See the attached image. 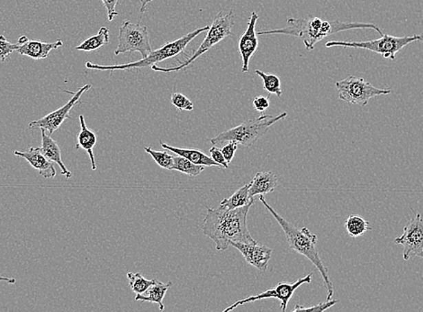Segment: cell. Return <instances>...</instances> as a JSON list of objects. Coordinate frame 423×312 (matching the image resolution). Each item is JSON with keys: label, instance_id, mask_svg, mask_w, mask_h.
I'll use <instances>...</instances> for the list:
<instances>
[{"label": "cell", "instance_id": "cell-1", "mask_svg": "<svg viewBox=\"0 0 423 312\" xmlns=\"http://www.w3.org/2000/svg\"><path fill=\"white\" fill-rule=\"evenodd\" d=\"M252 205L249 204L235 210L221 205L215 209L207 207L202 224L204 235L214 241L219 252L228 249L232 242L252 243L255 241L247 226V216Z\"/></svg>", "mask_w": 423, "mask_h": 312}, {"label": "cell", "instance_id": "cell-2", "mask_svg": "<svg viewBox=\"0 0 423 312\" xmlns=\"http://www.w3.org/2000/svg\"><path fill=\"white\" fill-rule=\"evenodd\" d=\"M287 24L284 28L259 31L257 32V34L258 36L285 34V36L299 37L302 40L307 51H312L317 43L338 32L355 30V29H373L381 36H384L383 32L378 25L370 23L325 21L320 17L309 16L307 19L288 17Z\"/></svg>", "mask_w": 423, "mask_h": 312}, {"label": "cell", "instance_id": "cell-3", "mask_svg": "<svg viewBox=\"0 0 423 312\" xmlns=\"http://www.w3.org/2000/svg\"><path fill=\"white\" fill-rule=\"evenodd\" d=\"M259 201L264 204V206L268 210V212L273 215V217L278 221L283 232H285V238L290 249L294 252L305 256L308 260L312 262V264L319 271L327 290V300L332 299L334 294V287L328 274V269L323 265L320 254L318 252L316 247L317 236L314 233L311 232L306 227H303L302 229L296 228L290 221L280 216V215L265 200L264 195H259Z\"/></svg>", "mask_w": 423, "mask_h": 312}, {"label": "cell", "instance_id": "cell-4", "mask_svg": "<svg viewBox=\"0 0 423 312\" xmlns=\"http://www.w3.org/2000/svg\"><path fill=\"white\" fill-rule=\"evenodd\" d=\"M209 25L204 26V27L195 29V30L186 34V36L179 38V39L172 41V42L166 43L162 47L153 51L144 59L134 63L125 64H116V65H98V64H93L91 63H86V68L94 69V71H125V69H142L147 68L149 66H153L158 63H162L163 60L171 59L182 54L185 52L186 46L189 45L195 39V37L208 31Z\"/></svg>", "mask_w": 423, "mask_h": 312}, {"label": "cell", "instance_id": "cell-5", "mask_svg": "<svg viewBox=\"0 0 423 312\" xmlns=\"http://www.w3.org/2000/svg\"><path fill=\"white\" fill-rule=\"evenodd\" d=\"M287 116L288 113L284 112L279 113V115H262L258 118L250 119L238 126L233 127L215 136V138L211 139V144L221 145L224 142H236L245 147H250L262 136H264L273 124L283 120Z\"/></svg>", "mask_w": 423, "mask_h": 312}, {"label": "cell", "instance_id": "cell-6", "mask_svg": "<svg viewBox=\"0 0 423 312\" xmlns=\"http://www.w3.org/2000/svg\"><path fill=\"white\" fill-rule=\"evenodd\" d=\"M235 25V13L232 10L230 12L223 14V11H220L215 17L214 21L212 23V25L210 26L205 40L199 45V47L192 54L191 57H189L188 60H185L183 63L179 64L177 66L171 67H159L157 64L151 66V69L157 72H177L182 71V69L188 68L191 66L194 61L197 60L198 58L202 56L206 52H208L210 49L214 47L215 45L221 42L226 37L232 36V26Z\"/></svg>", "mask_w": 423, "mask_h": 312}, {"label": "cell", "instance_id": "cell-7", "mask_svg": "<svg viewBox=\"0 0 423 312\" xmlns=\"http://www.w3.org/2000/svg\"><path fill=\"white\" fill-rule=\"evenodd\" d=\"M413 42H423V34H414L411 36H392L384 34L379 39L369 41H329L325 43L326 48L340 47L363 49L382 55L384 59L396 60V54L405 46Z\"/></svg>", "mask_w": 423, "mask_h": 312}, {"label": "cell", "instance_id": "cell-8", "mask_svg": "<svg viewBox=\"0 0 423 312\" xmlns=\"http://www.w3.org/2000/svg\"><path fill=\"white\" fill-rule=\"evenodd\" d=\"M340 100L349 104L366 107L370 99L376 96H387L392 93L390 89H378L362 78L349 75L335 83Z\"/></svg>", "mask_w": 423, "mask_h": 312}, {"label": "cell", "instance_id": "cell-9", "mask_svg": "<svg viewBox=\"0 0 423 312\" xmlns=\"http://www.w3.org/2000/svg\"><path fill=\"white\" fill-rule=\"evenodd\" d=\"M135 52L142 54V59L153 52L147 26L133 24L130 21L122 22L119 29L118 45L115 54H133Z\"/></svg>", "mask_w": 423, "mask_h": 312}, {"label": "cell", "instance_id": "cell-10", "mask_svg": "<svg viewBox=\"0 0 423 312\" xmlns=\"http://www.w3.org/2000/svg\"><path fill=\"white\" fill-rule=\"evenodd\" d=\"M312 276L313 273L309 274V275L303 276V278L297 280L294 282H279L276 287L270 289L263 291V293H259L258 296H253L246 297V298L238 300L230 307L226 308L224 312H228L235 310V309L239 307V306L246 304V303L256 302V300H261L264 299L275 298L280 300L282 311H287L288 302L293 297L294 291L297 290L301 285L305 284H311Z\"/></svg>", "mask_w": 423, "mask_h": 312}, {"label": "cell", "instance_id": "cell-11", "mask_svg": "<svg viewBox=\"0 0 423 312\" xmlns=\"http://www.w3.org/2000/svg\"><path fill=\"white\" fill-rule=\"evenodd\" d=\"M414 212V216L408 221L404 228V233L395 240V243L404 247L402 258L405 261L413 256L423 258V219L421 214Z\"/></svg>", "mask_w": 423, "mask_h": 312}, {"label": "cell", "instance_id": "cell-12", "mask_svg": "<svg viewBox=\"0 0 423 312\" xmlns=\"http://www.w3.org/2000/svg\"><path fill=\"white\" fill-rule=\"evenodd\" d=\"M91 89V85L87 84L84 87H80L76 93H72V98L69 99L68 103L64 104L63 107H60L59 109L54 111V112L48 113L47 115L43 116V118L38 119L36 121H33L29 124V128L30 129H43L48 131L50 134H52L61 127V125L63 124L66 119L71 118V111L76 104L80 102L81 96L85 92L89 91Z\"/></svg>", "mask_w": 423, "mask_h": 312}, {"label": "cell", "instance_id": "cell-13", "mask_svg": "<svg viewBox=\"0 0 423 312\" xmlns=\"http://www.w3.org/2000/svg\"><path fill=\"white\" fill-rule=\"evenodd\" d=\"M259 19V14L252 11L250 14L247 29L239 40V52H240L242 66L241 71L246 73L250 69V60L259 47L258 34H257L256 25Z\"/></svg>", "mask_w": 423, "mask_h": 312}, {"label": "cell", "instance_id": "cell-14", "mask_svg": "<svg viewBox=\"0 0 423 312\" xmlns=\"http://www.w3.org/2000/svg\"><path fill=\"white\" fill-rule=\"evenodd\" d=\"M230 246L235 247L242 254L248 264L253 265L262 272L267 271L268 262L272 255V249L270 247L261 246L257 241L252 242V243L232 242Z\"/></svg>", "mask_w": 423, "mask_h": 312}, {"label": "cell", "instance_id": "cell-15", "mask_svg": "<svg viewBox=\"0 0 423 312\" xmlns=\"http://www.w3.org/2000/svg\"><path fill=\"white\" fill-rule=\"evenodd\" d=\"M14 155L23 157L34 169L39 172L40 176L45 179H54L56 177L54 162L43 155L41 147H31L25 151H14Z\"/></svg>", "mask_w": 423, "mask_h": 312}, {"label": "cell", "instance_id": "cell-16", "mask_svg": "<svg viewBox=\"0 0 423 312\" xmlns=\"http://www.w3.org/2000/svg\"><path fill=\"white\" fill-rule=\"evenodd\" d=\"M63 42L58 40L54 43H43L40 41H30L20 45L17 49L19 54L32 58L33 60H39L46 59L51 54L52 49L63 47Z\"/></svg>", "mask_w": 423, "mask_h": 312}, {"label": "cell", "instance_id": "cell-17", "mask_svg": "<svg viewBox=\"0 0 423 312\" xmlns=\"http://www.w3.org/2000/svg\"><path fill=\"white\" fill-rule=\"evenodd\" d=\"M41 134H42L41 150H42L43 155L47 157L50 161L56 163L59 166L63 176H65L67 179H72V172L68 170L63 161V159H61V151L59 144L51 136L46 134L45 130L41 129Z\"/></svg>", "mask_w": 423, "mask_h": 312}, {"label": "cell", "instance_id": "cell-18", "mask_svg": "<svg viewBox=\"0 0 423 312\" xmlns=\"http://www.w3.org/2000/svg\"><path fill=\"white\" fill-rule=\"evenodd\" d=\"M279 181L276 176L271 171L259 172L250 183L249 194L252 199L256 195L270 194L275 190Z\"/></svg>", "mask_w": 423, "mask_h": 312}, {"label": "cell", "instance_id": "cell-19", "mask_svg": "<svg viewBox=\"0 0 423 312\" xmlns=\"http://www.w3.org/2000/svg\"><path fill=\"white\" fill-rule=\"evenodd\" d=\"M80 132L78 133V142L77 144H76L75 148L76 150L83 148V150L87 151L89 156L90 162H91L92 169L93 170H96V169H97V165H96L95 156L94 153H93V150H94V147L96 144H97V134L87 128L86 121H85L83 115H80Z\"/></svg>", "mask_w": 423, "mask_h": 312}, {"label": "cell", "instance_id": "cell-20", "mask_svg": "<svg viewBox=\"0 0 423 312\" xmlns=\"http://www.w3.org/2000/svg\"><path fill=\"white\" fill-rule=\"evenodd\" d=\"M160 145L167 150L169 153L177 154V155L186 157L194 164L205 166V167H218L221 168L220 165L212 159L211 157L207 156L203 151L195 150V148H182L172 147L164 142H160Z\"/></svg>", "mask_w": 423, "mask_h": 312}, {"label": "cell", "instance_id": "cell-21", "mask_svg": "<svg viewBox=\"0 0 423 312\" xmlns=\"http://www.w3.org/2000/svg\"><path fill=\"white\" fill-rule=\"evenodd\" d=\"M171 282L164 284L154 280L153 285L149 287L148 290L144 294H136L135 300H141L142 302H153L159 305L160 311H164V304H163V299L167 293L169 288L171 287Z\"/></svg>", "mask_w": 423, "mask_h": 312}, {"label": "cell", "instance_id": "cell-22", "mask_svg": "<svg viewBox=\"0 0 423 312\" xmlns=\"http://www.w3.org/2000/svg\"><path fill=\"white\" fill-rule=\"evenodd\" d=\"M250 183L242 186L228 198H226L220 203V205L229 210H235L254 203V199L250 197Z\"/></svg>", "mask_w": 423, "mask_h": 312}, {"label": "cell", "instance_id": "cell-23", "mask_svg": "<svg viewBox=\"0 0 423 312\" xmlns=\"http://www.w3.org/2000/svg\"><path fill=\"white\" fill-rule=\"evenodd\" d=\"M109 30L107 27H101L99 29L98 34L87 38L83 43L77 46L76 49L87 52H94L105 45H109Z\"/></svg>", "mask_w": 423, "mask_h": 312}, {"label": "cell", "instance_id": "cell-24", "mask_svg": "<svg viewBox=\"0 0 423 312\" xmlns=\"http://www.w3.org/2000/svg\"><path fill=\"white\" fill-rule=\"evenodd\" d=\"M345 229L352 238L360 237L371 230L369 221L357 214L349 215L345 221Z\"/></svg>", "mask_w": 423, "mask_h": 312}, {"label": "cell", "instance_id": "cell-25", "mask_svg": "<svg viewBox=\"0 0 423 312\" xmlns=\"http://www.w3.org/2000/svg\"><path fill=\"white\" fill-rule=\"evenodd\" d=\"M206 168L205 166L194 164L191 160L176 154L174 156L172 170L180 171L191 177H197L205 170Z\"/></svg>", "mask_w": 423, "mask_h": 312}, {"label": "cell", "instance_id": "cell-26", "mask_svg": "<svg viewBox=\"0 0 423 312\" xmlns=\"http://www.w3.org/2000/svg\"><path fill=\"white\" fill-rule=\"evenodd\" d=\"M255 73L263 81L265 91L268 94H274L276 96H282L281 81L278 76L275 74H267L259 69H256Z\"/></svg>", "mask_w": 423, "mask_h": 312}, {"label": "cell", "instance_id": "cell-27", "mask_svg": "<svg viewBox=\"0 0 423 312\" xmlns=\"http://www.w3.org/2000/svg\"><path fill=\"white\" fill-rule=\"evenodd\" d=\"M127 278L129 280V285L134 293L144 294L149 287L153 284L154 280H148L140 273H128Z\"/></svg>", "mask_w": 423, "mask_h": 312}, {"label": "cell", "instance_id": "cell-28", "mask_svg": "<svg viewBox=\"0 0 423 312\" xmlns=\"http://www.w3.org/2000/svg\"><path fill=\"white\" fill-rule=\"evenodd\" d=\"M144 151L148 154H150L154 161H155L160 168L172 170L174 163V156L171 155L169 151H158L153 150L151 147H144Z\"/></svg>", "mask_w": 423, "mask_h": 312}, {"label": "cell", "instance_id": "cell-29", "mask_svg": "<svg viewBox=\"0 0 423 312\" xmlns=\"http://www.w3.org/2000/svg\"><path fill=\"white\" fill-rule=\"evenodd\" d=\"M171 103L180 111H193V102L182 93H173L171 95Z\"/></svg>", "mask_w": 423, "mask_h": 312}, {"label": "cell", "instance_id": "cell-30", "mask_svg": "<svg viewBox=\"0 0 423 312\" xmlns=\"http://www.w3.org/2000/svg\"><path fill=\"white\" fill-rule=\"evenodd\" d=\"M337 300H326L325 302H321L319 304L311 306V307H303V306L296 305L293 311H308V312H323L329 310V308L334 307L337 304Z\"/></svg>", "mask_w": 423, "mask_h": 312}, {"label": "cell", "instance_id": "cell-31", "mask_svg": "<svg viewBox=\"0 0 423 312\" xmlns=\"http://www.w3.org/2000/svg\"><path fill=\"white\" fill-rule=\"evenodd\" d=\"M19 43H11L8 42L4 36H0V60L5 61L8 56L12 54L14 51L19 48Z\"/></svg>", "mask_w": 423, "mask_h": 312}, {"label": "cell", "instance_id": "cell-32", "mask_svg": "<svg viewBox=\"0 0 423 312\" xmlns=\"http://www.w3.org/2000/svg\"><path fill=\"white\" fill-rule=\"evenodd\" d=\"M238 142H228L227 144L224 145L223 148H221V153H223L224 159H226L227 163L230 164L235 157L236 151L238 148Z\"/></svg>", "mask_w": 423, "mask_h": 312}, {"label": "cell", "instance_id": "cell-33", "mask_svg": "<svg viewBox=\"0 0 423 312\" xmlns=\"http://www.w3.org/2000/svg\"><path fill=\"white\" fill-rule=\"evenodd\" d=\"M209 153L210 157H212V159L217 162V164L220 165L221 168H229V164L227 163L226 159H224V154L221 153L220 148L217 147H212L209 150Z\"/></svg>", "mask_w": 423, "mask_h": 312}, {"label": "cell", "instance_id": "cell-34", "mask_svg": "<svg viewBox=\"0 0 423 312\" xmlns=\"http://www.w3.org/2000/svg\"><path fill=\"white\" fill-rule=\"evenodd\" d=\"M252 106L253 109L258 112L263 113L270 106V99L262 96H257L256 98L253 99Z\"/></svg>", "mask_w": 423, "mask_h": 312}, {"label": "cell", "instance_id": "cell-35", "mask_svg": "<svg viewBox=\"0 0 423 312\" xmlns=\"http://www.w3.org/2000/svg\"><path fill=\"white\" fill-rule=\"evenodd\" d=\"M101 1L103 3L105 8H106L109 21H113L115 17L118 16V12L116 10V8L119 0H101Z\"/></svg>", "mask_w": 423, "mask_h": 312}, {"label": "cell", "instance_id": "cell-36", "mask_svg": "<svg viewBox=\"0 0 423 312\" xmlns=\"http://www.w3.org/2000/svg\"><path fill=\"white\" fill-rule=\"evenodd\" d=\"M0 282H5L10 285H14L16 284L17 280L14 278H10V277L0 276Z\"/></svg>", "mask_w": 423, "mask_h": 312}, {"label": "cell", "instance_id": "cell-37", "mask_svg": "<svg viewBox=\"0 0 423 312\" xmlns=\"http://www.w3.org/2000/svg\"><path fill=\"white\" fill-rule=\"evenodd\" d=\"M140 1H141V4H142L141 8H140V12L144 13L145 8L146 7H147V5L149 4V3L153 1V0H140Z\"/></svg>", "mask_w": 423, "mask_h": 312}, {"label": "cell", "instance_id": "cell-38", "mask_svg": "<svg viewBox=\"0 0 423 312\" xmlns=\"http://www.w3.org/2000/svg\"><path fill=\"white\" fill-rule=\"evenodd\" d=\"M28 38L23 36H20L19 41H17V43H19V45H24L25 43L28 42Z\"/></svg>", "mask_w": 423, "mask_h": 312}, {"label": "cell", "instance_id": "cell-39", "mask_svg": "<svg viewBox=\"0 0 423 312\" xmlns=\"http://www.w3.org/2000/svg\"></svg>", "mask_w": 423, "mask_h": 312}]
</instances>
